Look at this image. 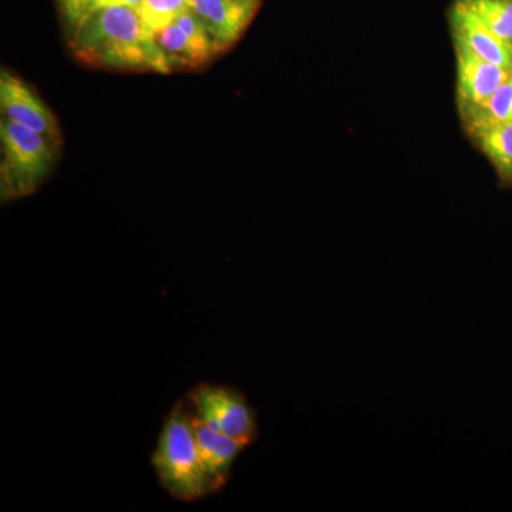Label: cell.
Here are the masks:
<instances>
[{
  "instance_id": "6da1fadb",
  "label": "cell",
  "mask_w": 512,
  "mask_h": 512,
  "mask_svg": "<svg viewBox=\"0 0 512 512\" xmlns=\"http://www.w3.org/2000/svg\"><path fill=\"white\" fill-rule=\"evenodd\" d=\"M77 59L92 66L127 72L170 73L167 56L136 9L107 6L94 10L73 30Z\"/></svg>"
},
{
  "instance_id": "7a4b0ae2",
  "label": "cell",
  "mask_w": 512,
  "mask_h": 512,
  "mask_svg": "<svg viewBox=\"0 0 512 512\" xmlns=\"http://www.w3.org/2000/svg\"><path fill=\"white\" fill-rule=\"evenodd\" d=\"M153 467L158 483L174 500L194 503L211 495L198 453L194 420L185 400L175 404L165 417Z\"/></svg>"
},
{
  "instance_id": "3957f363",
  "label": "cell",
  "mask_w": 512,
  "mask_h": 512,
  "mask_svg": "<svg viewBox=\"0 0 512 512\" xmlns=\"http://www.w3.org/2000/svg\"><path fill=\"white\" fill-rule=\"evenodd\" d=\"M57 144L37 131L0 121V195L3 201L28 197L46 180Z\"/></svg>"
},
{
  "instance_id": "277c9868",
  "label": "cell",
  "mask_w": 512,
  "mask_h": 512,
  "mask_svg": "<svg viewBox=\"0 0 512 512\" xmlns=\"http://www.w3.org/2000/svg\"><path fill=\"white\" fill-rule=\"evenodd\" d=\"M192 416L210 429L241 441L245 446L258 439L256 414L244 393L221 384L200 383L185 396Z\"/></svg>"
},
{
  "instance_id": "5b68a950",
  "label": "cell",
  "mask_w": 512,
  "mask_h": 512,
  "mask_svg": "<svg viewBox=\"0 0 512 512\" xmlns=\"http://www.w3.org/2000/svg\"><path fill=\"white\" fill-rule=\"evenodd\" d=\"M0 110L2 119L37 131L60 144V131L55 116L39 94L9 70L0 73Z\"/></svg>"
},
{
  "instance_id": "8992f818",
  "label": "cell",
  "mask_w": 512,
  "mask_h": 512,
  "mask_svg": "<svg viewBox=\"0 0 512 512\" xmlns=\"http://www.w3.org/2000/svg\"><path fill=\"white\" fill-rule=\"evenodd\" d=\"M218 53L238 42L258 10L259 0H190Z\"/></svg>"
},
{
  "instance_id": "52a82bcc",
  "label": "cell",
  "mask_w": 512,
  "mask_h": 512,
  "mask_svg": "<svg viewBox=\"0 0 512 512\" xmlns=\"http://www.w3.org/2000/svg\"><path fill=\"white\" fill-rule=\"evenodd\" d=\"M451 28L456 45L512 72V43L491 32L461 0L451 10Z\"/></svg>"
},
{
  "instance_id": "ba28073f",
  "label": "cell",
  "mask_w": 512,
  "mask_h": 512,
  "mask_svg": "<svg viewBox=\"0 0 512 512\" xmlns=\"http://www.w3.org/2000/svg\"><path fill=\"white\" fill-rule=\"evenodd\" d=\"M456 53L460 109L484 103L512 74L510 70L474 55L466 47L456 45Z\"/></svg>"
},
{
  "instance_id": "9c48e42d",
  "label": "cell",
  "mask_w": 512,
  "mask_h": 512,
  "mask_svg": "<svg viewBox=\"0 0 512 512\" xmlns=\"http://www.w3.org/2000/svg\"><path fill=\"white\" fill-rule=\"evenodd\" d=\"M192 420H194L195 439H197L198 453H200L208 490L211 495L220 493L231 477L232 468L239 454L248 446L210 429L194 416Z\"/></svg>"
},
{
  "instance_id": "30bf717a",
  "label": "cell",
  "mask_w": 512,
  "mask_h": 512,
  "mask_svg": "<svg viewBox=\"0 0 512 512\" xmlns=\"http://www.w3.org/2000/svg\"><path fill=\"white\" fill-rule=\"evenodd\" d=\"M461 116L471 134L483 128L512 123V74L484 103L461 107Z\"/></svg>"
},
{
  "instance_id": "8fae6325",
  "label": "cell",
  "mask_w": 512,
  "mask_h": 512,
  "mask_svg": "<svg viewBox=\"0 0 512 512\" xmlns=\"http://www.w3.org/2000/svg\"><path fill=\"white\" fill-rule=\"evenodd\" d=\"M498 174L512 183V123L500 124L471 134Z\"/></svg>"
},
{
  "instance_id": "7c38bea8",
  "label": "cell",
  "mask_w": 512,
  "mask_h": 512,
  "mask_svg": "<svg viewBox=\"0 0 512 512\" xmlns=\"http://www.w3.org/2000/svg\"><path fill=\"white\" fill-rule=\"evenodd\" d=\"M483 25L512 43V0H461Z\"/></svg>"
},
{
  "instance_id": "4fadbf2b",
  "label": "cell",
  "mask_w": 512,
  "mask_h": 512,
  "mask_svg": "<svg viewBox=\"0 0 512 512\" xmlns=\"http://www.w3.org/2000/svg\"><path fill=\"white\" fill-rule=\"evenodd\" d=\"M175 23L180 26V29L183 30L188 40H190L197 67L210 62L212 57L220 55L217 47L214 45V40H212L210 33L205 28L204 22H202L200 16L194 10H185L183 15L175 20Z\"/></svg>"
},
{
  "instance_id": "5bb4252c",
  "label": "cell",
  "mask_w": 512,
  "mask_h": 512,
  "mask_svg": "<svg viewBox=\"0 0 512 512\" xmlns=\"http://www.w3.org/2000/svg\"><path fill=\"white\" fill-rule=\"evenodd\" d=\"M188 9H191L190 0H143L136 10L147 28L157 35Z\"/></svg>"
},
{
  "instance_id": "9a60e30c",
  "label": "cell",
  "mask_w": 512,
  "mask_h": 512,
  "mask_svg": "<svg viewBox=\"0 0 512 512\" xmlns=\"http://www.w3.org/2000/svg\"><path fill=\"white\" fill-rule=\"evenodd\" d=\"M157 43L167 56L171 67H197L190 40L177 23L168 26L156 35Z\"/></svg>"
},
{
  "instance_id": "2e32d148",
  "label": "cell",
  "mask_w": 512,
  "mask_h": 512,
  "mask_svg": "<svg viewBox=\"0 0 512 512\" xmlns=\"http://www.w3.org/2000/svg\"><path fill=\"white\" fill-rule=\"evenodd\" d=\"M59 2L67 22L70 23L73 30H76L84 20L92 15L99 0H59Z\"/></svg>"
},
{
  "instance_id": "e0dca14e",
  "label": "cell",
  "mask_w": 512,
  "mask_h": 512,
  "mask_svg": "<svg viewBox=\"0 0 512 512\" xmlns=\"http://www.w3.org/2000/svg\"><path fill=\"white\" fill-rule=\"evenodd\" d=\"M116 3L117 0H99V2H97L96 9L94 10L107 8V6H114Z\"/></svg>"
}]
</instances>
